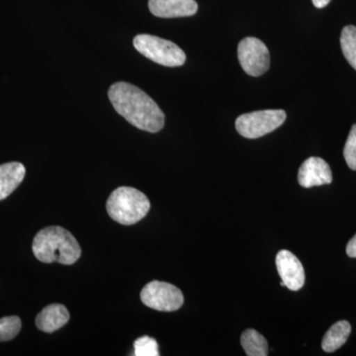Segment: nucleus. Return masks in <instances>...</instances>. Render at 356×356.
Returning <instances> with one entry per match:
<instances>
[{"instance_id": "nucleus-10", "label": "nucleus", "mask_w": 356, "mask_h": 356, "mask_svg": "<svg viewBox=\"0 0 356 356\" xmlns=\"http://www.w3.org/2000/svg\"><path fill=\"white\" fill-rule=\"evenodd\" d=\"M152 14L161 18L193 16L198 11L195 0H149Z\"/></svg>"}, {"instance_id": "nucleus-14", "label": "nucleus", "mask_w": 356, "mask_h": 356, "mask_svg": "<svg viewBox=\"0 0 356 356\" xmlns=\"http://www.w3.org/2000/svg\"><path fill=\"white\" fill-rule=\"evenodd\" d=\"M241 343L245 355L248 356L268 355V343L264 336L255 330H247L243 332Z\"/></svg>"}, {"instance_id": "nucleus-18", "label": "nucleus", "mask_w": 356, "mask_h": 356, "mask_svg": "<svg viewBox=\"0 0 356 356\" xmlns=\"http://www.w3.org/2000/svg\"><path fill=\"white\" fill-rule=\"evenodd\" d=\"M343 156L350 170H356V124L351 127L343 149Z\"/></svg>"}, {"instance_id": "nucleus-3", "label": "nucleus", "mask_w": 356, "mask_h": 356, "mask_svg": "<svg viewBox=\"0 0 356 356\" xmlns=\"http://www.w3.org/2000/svg\"><path fill=\"white\" fill-rule=\"evenodd\" d=\"M106 209L114 221L131 226L147 216L151 203L143 192L133 187L123 186L110 194Z\"/></svg>"}, {"instance_id": "nucleus-9", "label": "nucleus", "mask_w": 356, "mask_h": 356, "mask_svg": "<svg viewBox=\"0 0 356 356\" xmlns=\"http://www.w3.org/2000/svg\"><path fill=\"white\" fill-rule=\"evenodd\" d=\"M298 181L299 184L305 188L332 184L331 168L324 159L312 156L300 166Z\"/></svg>"}, {"instance_id": "nucleus-15", "label": "nucleus", "mask_w": 356, "mask_h": 356, "mask_svg": "<svg viewBox=\"0 0 356 356\" xmlns=\"http://www.w3.org/2000/svg\"><path fill=\"white\" fill-rule=\"evenodd\" d=\"M341 46L344 58L356 70V27L348 25L341 31Z\"/></svg>"}, {"instance_id": "nucleus-17", "label": "nucleus", "mask_w": 356, "mask_h": 356, "mask_svg": "<svg viewBox=\"0 0 356 356\" xmlns=\"http://www.w3.org/2000/svg\"><path fill=\"white\" fill-rule=\"evenodd\" d=\"M134 353L136 356H159L158 341L153 337H140L134 343Z\"/></svg>"}, {"instance_id": "nucleus-12", "label": "nucleus", "mask_w": 356, "mask_h": 356, "mask_svg": "<svg viewBox=\"0 0 356 356\" xmlns=\"http://www.w3.org/2000/svg\"><path fill=\"white\" fill-rule=\"evenodd\" d=\"M25 166L13 161L0 165V201L8 197L25 177Z\"/></svg>"}, {"instance_id": "nucleus-1", "label": "nucleus", "mask_w": 356, "mask_h": 356, "mask_svg": "<svg viewBox=\"0 0 356 356\" xmlns=\"http://www.w3.org/2000/svg\"><path fill=\"white\" fill-rule=\"evenodd\" d=\"M108 97L117 113L136 128L158 133L165 126L163 110L153 98L137 86L118 81L110 86Z\"/></svg>"}, {"instance_id": "nucleus-8", "label": "nucleus", "mask_w": 356, "mask_h": 356, "mask_svg": "<svg viewBox=\"0 0 356 356\" xmlns=\"http://www.w3.org/2000/svg\"><path fill=\"white\" fill-rule=\"evenodd\" d=\"M276 267L281 280L292 291H298L305 283V271L299 259L286 250H280L276 255Z\"/></svg>"}, {"instance_id": "nucleus-4", "label": "nucleus", "mask_w": 356, "mask_h": 356, "mask_svg": "<svg viewBox=\"0 0 356 356\" xmlns=\"http://www.w3.org/2000/svg\"><path fill=\"white\" fill-rule=\"evenodd\" d=\"M133 44L143 56L165 67H180L186 60V55L177 44L153 35H138Z\"/></svg>"}, {"instance_id": "nucleus-11", "label": "nucleus", "mask_w": 356, "mask_h": 356, "mask_svg": "<svg viewBox=\"0 0 356 356\" xmlns=\"http://www.w3.org/2000/svg\"><path fill=\"white\" fill-rule=\"evenodd\" d=\"M70 320V313L64 305L51 304L44 307L36 318V325L40 331L54 332L64 327Z\"/></svg>"}, {"instance_id": "nucleus-2", "label": "nucleus", "mask_w": 356, "mask_h": 356, "mask_svg": "<svg viewBox=\"0 0 356 356\" xmlns=\"http://www.w3.org/2000/svg\"><path fill=\"white\" fill-rule=\"evenodd\" d=\"M33 254L44 264H58L70 266L76 264L81 255V247L76 238L62 227L51 226L41 229L32 245Z\"/></svg>"}, {"instance_id": "nucleus-7", "label": "nucleus", "mask_w": 356, "mask_h": 356, "mask_svg": "<svg viewBox=\"0 0 356 356\" xmlns=\"http://www.w3.org/2000/svg\"><path fill=\"white\" fill-rule=\"evenodd\" d=\"M238 58L245 74L261 76L270 67V54L266 44L254 37H247L238 46Z\"/></svg>"}, {"instance_id": "nucleus-19", "label": "nucleus", "mask_w": 356, "mask_h": 356, "mask_svg": "<svg viewBox=\"0 0 356 356\" xmlns=\"http://www.w3.org/2000/svg\"><path fill=\"white\" fill-rule=\"evenodd\" d=\"M346 254L348 257H356V235L348 242L346 247Z\"/></svg>"}, {"instance_id": "nucleus-5", "label": "nucleus", "mask_w": 356, "mask_h": 356, "mask_svg": "<svg viewBox=\"0 0 356 356\" xmlns=\"http://www.w3.org/2000/svg\"><path fill=\"white\" fill-rule=\"evenodd\" d=\"M286 112L281 109H267L241 115L236 120L238 133L247 139H257L273 132L286 120Z\"/></svg>"}, {"instance_id": "nucleus-13", "label": "nucleus", "mask_w": 356, "mask_h": 356, "mask_svg": "<svg viewBox=\"0 0 356 356\" xmlns=\"http://www.w3.org/2000/svg\"><path fill=\"white\" fill-rule=\"evenodd\" d=\"M351 332V325L346 321H339L325 334L322 348L325 353H334L346 343Z\"/></svg>"}, {"instance_id": "nucleus-16", "label": "nucleus", "mask_w": 356, "mask_h": 356, "mask_svg": "<svg viewBox=\"0 0 356 356\" xmlns=\"http://www.w3.org/2000/svg\"><path fill=\"white\" fill-rule=\"evenodd\" d=\"M22 323L17 316H9L0 318V343L8 341L17 336L21 331Z\"/></svg>"}, {"instance_id": "nucleus-20", "label": "nucleus", "mask_w": 356, "mask_h": 356, "mask_svg": "<svg viewBox=\"0 0 356 356\" xmlns=\"http://www.w3.org/2000/svg\"><path fill=\"white\" fill-rule=\"evenodd\" d=\"M312 1H313L314 6L317 7V8H324L331 2V0H312Z\"/></svg>"}, {"instance_id": "nucleus-6", "label": "nucleus", "mask_w": 356, "mask_h": 356, "mask_svg": "<svg viewBox=\"0 0 356 356\" xmlns=\"http://www.w3.org/2000/svg\"><path fill=\"white\" fill-rule=\"evenodd\" d=\"M140 300L154 310L173 312L181 308L184 297L180 289L170 283L152 281L143 288Z\"/></svg>"}]
</instances>
